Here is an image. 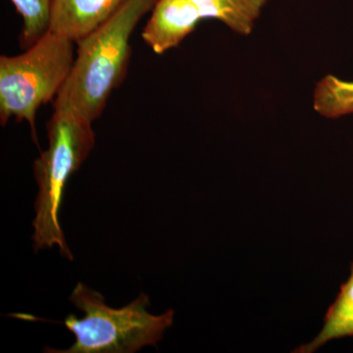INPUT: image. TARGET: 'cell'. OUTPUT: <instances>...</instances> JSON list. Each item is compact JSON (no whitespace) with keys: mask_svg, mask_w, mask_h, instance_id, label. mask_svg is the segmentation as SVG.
<instances>
[{"mask_svg":"<svg viewBox=\"0 0 353 353\" xmlns=\"http://www.w3.org/2000/svg\"><path fill=\"white\" fill-rule=\"evenodd\" d=\"M157 1L128 0L105 24L76 43L73 68L53 101V109H73L92 123L101 117L111 94L126 78L132 32Z\"/></svg>","mask_w":353,"mask_h":353,"instance_id":"6da1fadb","label":"cell"},{"mask_svg":"<svg viewBox=\"0 0 353 353\" xmlns=\"http://www.w3.org/2000/svg\"><path fill=\"white\" fill-rule=\"evenodd\" d=\"M83 313L70 314L63 325L75 336L67 350L44 347L48 353H134L148 345H157L174 321L173 309L163 314L148 312V294H141L122 308H112L101 292L79 282L69 297Z\"/></svg>","mask_w":353,"mask_h":353,"instance_id":"3957f363","label":"cell"},{"mask_svg":"<svg viewBox=\"0 0 353 353\" xmlns=\"http://www.w3.org/2000/svg\"><path fill=\"white\" fill-rule=\"evenodd\" d=\"M74 43L48 32L38 43L16 57H0V123L11 118L28 122L39 148L36 129L39 108L53 101L71 73Z\"/></svg>","mask_w":353,"mask_h":353,"instance_id":"277c9868","label":"cell"},{"mask_svg":"<svg viewBox=\"0 0 353 353\" xmlns=\"http://www.w3.org/2000/svg\"><path fill=\"white\" fill-rule=\"evenodd\" d=\"M347 336H353V263L350 278L341 285L338 296L325 315L321 332L314 340L292 352L312 353L332 340Z\"/></svg>","mask_w":353,"mask_h":353,"instance_id":"52a82bcc","label":"cell"},{"mask_svg":"<svg viewBox=\"0 0 353 353\" xmlns=\"http://www.w3.org/2000/svg\"><path fill=\"white\" fill-rule=\"evenodd\" d=\"M313 108L322 117L339 119L353 114V81L326 75L316 85Z\"/></svg>","mask_w":353,"mask_h":353,"instance_id":"ba28073f","label":"cell"},{"mask_svg":"<svg viewBox=\"0 0 353 353\" xmlns=\"http://www.w3.org/2000/svg\"><path fill=\"white\" fill-rule=\"evenodd\" d=\"M268 0H158L143 28V41L157 54L176 48L197 24L215 19L248 36Z\"/></svg>","mask_w":353,"mask_h":353,"instance_id":"5b68a950","label":"cell"},{"mask_svg":"<svg viewBox=\"0 0 353 353\" xmlns=\"http://www.w3.org/2000/svg\"><path fill=\"white\" fill-rule=\"evenodd\" d=\"M92 122L70 108H54L48 123V148L34 160V174L39 192L34 201V252L57 245L64 259L73 261L59 221L65 188L70 176L94 150Z\"/></svg>","mask_w":353,"mask_h":353,"instance_id":"7a4b0ae2","label":"cell"},{"mask_svg":"<svg viewBox=\"0 0 353 353\" xmlns=\"http://www.w3.org/2000/svg\"><path fill=\"white\" fill-rule=\"evenodd\" d=\"M128 0H53L50 32L74 43L97 31L115 15Z\"/></svg>","mask_w":353,"mask_h":353,"instance_id":"8992f818","label":"cell"},{"mask_svg":"<svg viewBox=\"0 0 353 353\" xmlns=\"http://www.w3.org/2000/svg\"><path fill=\"white\" fill-rule=\"evenodd\" d=\"M52 1L53 0H11L24 22L19 38L22 50L31 48L50 32Z\"/></svg>","mask_w":353,"mask_h":353,"instance_id":"9c48e42d","label":"cell"}]
</instances>
